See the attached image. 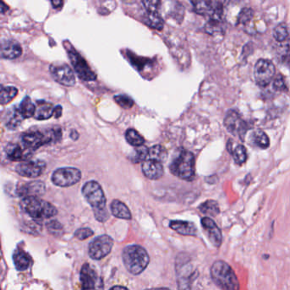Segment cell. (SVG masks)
I'll use <instances>...</instances> for the list:
<instances>
[{
	"mask_svg": "<svg viewBox=\"0 0 290 290\" xmlns=\"http://www.w3.org/2000/svg\"><path fill=\"white\" fill-rule=\"evenodd\" d=\"M173 175L185 181H191L195 176V158L192 152L180 150L169 166Z\"/></svg>",
	"mask_w": 290,
	"mask_h": 290,
	"instance_id": "cell-5",
	"label": "cell"
},
{
	"mask_svg": "<svg viewBox=\"0 0 290 290\" xmlns=\"http://www.w3.org/2000/svg\"><path fill=\"white\" fill-rule=\"evenodd\" d=\"M25 118L20 113L19 108H12L10 111L7 112L5 115V126L7 128H10V129H15L17 128L19 125L21 124V122L23 121Z\"/></svg>",
	"mask_w": 290,
	"mask_h": 290,
	"instance_id": "cell-24",
	"label": "cell"
},
{
	"mask_svg": "<svg viewBox=\"0 0 290 290\" xmlns=\"http://www.w3.org/2000/svg\"><path fill=\"white\" fill-rule=\"evenodd\" d=\"M169 227L175 232L184 236H196L198 230L195 224L185 220H172L169 223Z\"/></svg>",
	"mask_w": 290,
	"mask_h": 290,
	"instance_id": "cell-20",
	"label": "cell"
},
{
	"mask_svg": "<svg viewBox=\"0 0 290 290\" xmlns=\"http://www.w3.org/2000/svg\"><path fill=\"white\" fill-rule=\"evenodd\" d=\"M143 21L148 27L161 30L163 27V20L162 17H160L159 12H150L146 11L143 16Z\"/></svg>",
	"mask_w": 290,
	"mask_h": 290,
	"instance_id": "cell-26",
	"label": "cell"
},
{
	"mask_svg": "<svg viewBox=\"0 0 290 290\" xmlns=\"http://www.w3.org/2000/svg\"><path fill=\"white\" fill-rule=\"evenodd\" d=\"M66 50L68 51V57L71 61L72 65L74 68L76 73L78 77L85 81H93L96 79V75L89 67L87 62L84 58L82 57L78 51L73 49L71 44L66 41L64 43Z\"/></svg>",
	"mask_w": 290,
	"mask_h": 290,
	"instance_id": "cell-7",
	"label": "cell"
},
{
	"mask_svg": "<svg viewBox=\"0 0 290 290\" xmlns=\"http://www.w3.org/2000/svg\"><path fill=\"white\" fill-rule=\"evenodd\" d=\"M169 290V289H166V288H160V289H151V290Z\"/></svg>",
	"mask_w": 290,
	"mask_h": 290,
	"instance_id": "cell-46",
	"label": "cell"
},
{
	"mask_svg": "<svg viewBox=\"0 0 290 290\" xmlns=\"http://www.w3.org/2000/svg\"><path fill=\"white\" fill-rule=\"evenodd\" d=\"M47 228L49 232L53 235H60L62 233L63 226L61 223L58 222L57 220H51L47 224Z\"/></svg>",
	"mask_w": 290,
	"mask_h": 290,
	"instance_id": "cell-38",
	"label": "cell"
},
{
	"mask_svg": "<svg viewBox=\"0 0 290 290\" xmlns=\"http://www.w3.org/2000/svg\"><path fill=\"white\" fill-rule=\"evenodd\" d=\"M201 224L203 229L208 233L209 241L212 243L213 245L216 248L220 247L222 243V234L216 223L209 217H203L201 219Z\"/></svg>",
	"mask_w": 290,
	"mask_h": 290,
	"instance_id": "cell-17",
	"label": "cell"
},
{
	"mask_svg": "<svg viewBox=\"0 0 290 290\" xmlns=\"http://www.w3.org/2000/svg\"><path fill=\"white\" fill-rule=\"evenodd\" d=\"M81 176L79 169L72 167H66L54 170L51 176V181L55 186L68 187L79 182Z\"/></svg>",
	"mask_w": 290,
	"mask_h": 290,
	"instance_id": "cell-8",
	"label": "cell"
},
{
	"mask_svg": "<svg viewBox=\"0 0 290 290\" xmlns=\"http://www.w3.org/2000/svg\"><path fill=\"white\" fill-rule=\"evenodd\" d=\"M22 54V49L16 41L4 40L1 45L2 57L8 60H14L20 57Z\"/></svg>",
	"mask_w": 290,
	"mask_h": 290,
	"instance_id": "cell-19",
	"label": "cell"
},
{
	"mask_svg": "<svg viewBox=\"0 0 290 290\" xmlns=\"http://www.w3.org/2000/svg\"><path fill=\"white\" fill-rule=\"evenodd\" d=\"M161 2L159 1H143L142 4L145 6L146 11L158 12Z\"/></svg>",
	"mask_w": 290,
	"mask_h": 290,
	"instance_id": "cell-41",
	"label": "cell"
},
{
	"mask_svg": "<svg viewBox=\"0 0 290 290\" xmlns=\"http://www.w3.org/2000/svg\"><path fill=\"white\" fill-rule=\"evenodd\" d=\"M20 208L34 219H49L57 214V209L51 202L34 197L22 199Z\"/></svg>",
	"mask_w": 290,
	"mask_h": 290,
	"instance_id": "cell-4",
	"label": "cell"
},
{
	"mask_svg": "<svg viewBox=\"0 0 290 290\" xmlns=\"http://www.w3.org/2000/svg\"><path fill=\"white\" fill-rule=\"evenodd\" d=\"M14 264L18 271H26L30 267L31 257L25 251L18 250L14 253Z\"/></svg>",
	"mask_w": 290,
	"mask_h": 290,
	"instance_id": "cell-25",
	"label": "cell"
},
{
	"mask_svg": "<svg viewBox=\"0 0 290 290\" xmlns=\"http://www.w3.org/2000/svg\"><path fill=\"white\" fill-rule=\"evenodd\" d=\"M149 159L155 160L159 163L165 161L167 159V151L162 145H155L149 149Z\"/></svg>",
	"mask_w": 290,
	"mask_h": 290,
	"instance_id": "cell-31",
	"label": "cell"
},
{
	"mask_svg": "<svg viewBox=\"0 0 290 290\" xmlns=\"http://www.w3.org/2000/svg\"><path fill=\"white\" fill-rule=\"evenodd\" d=\"M273 36L276 40L278 42H283V41L287 39L289 37V31H288L287 26L284 23H280L275 27L273 31Z\"/></svg>",
	"mask_w": 290,
	"mask_h": 290,
	"instance_id": "cell-35",
	"label": "cell"
},
{
	"mask_svg": "<svg viewBox=\"0 0 290 290\" xmlns=\"http://www.w3.org/2000/svg\"><path fill=\"white\" fill-rule=\"evenodd\" d=\"M18 108L24 118H29L34 117L36 111V105H34L30 97L26 96Z\"/></svg>",
	"mask_w": 290,
	"mask_h": 290,
	"instance_id": "cell-27",
	"label": "cell"
},
{
	"mask_svg": "<svg viewBox=\"0 0 290 290\" xmlns=\"http://www.w3.org/2000/svg\"><path fill=\"white\" fill-rule=\"evenodd\" d=\"M31 150L23 149L20 145L10 144L5 147V153L8 159L12 161H25L31 156Z\"/></svg>",
	"mask_w": 290,
	"mask_h": 290,
	"instance_id": "cell-21",
	"label": "cell"
},
{
	"mask_svg": "<svg viewBox=\"0 0 290 290\" xmlns=\"http://www.w3.org/2000/svg\"><path fill=\"white\" fill-rule=\"evenodd\" d=\"M111 212L112 216L118 219H131L130 210L124 202L119 200H113L111 203Z\"/></svg>",
	"mask_w": 290,
	"mask_h": 290,
	"instance_id": "cell-23",
	"label": "cell"
},
{
	"mask_svg": "<svg viewBox=\"0 0 290 290\" xmlns=\"http://www.w3.org/2000/svg\"><path fill=\"white\" fill-rule=\"evenodd\" d=\"M254 12L250 8H244L238 15V22L242 24H247L250 22L253 18Z\"/></svg>",
	"mask_w": 290,
	"mask_h": 290,
	"instance_id": "cell-37",
	"label": "cell"
},
{
	"mask_svg": "<svg viewBox=\"0 0 290 290\" xmlns=\"http://www.w3.org/2000/svg\"><path fill=\"white\" fill-rule=\"evenodd\" d=\"M61 115H62V107L61 106H56L54 108V116L55 118H61Z\"/></svg>",
	"mask_w": 290,
	"mask_h": 290,
	"instance_id": "cell-42",
	"label": "cell"
},
{
	"mask_svg": "<svg viewBox=\"0 0 290 290\" xmlns=\"http://www.w3.org/2000/svg\"><path fill=\"white\" fill-rule=\"evenodd\" d=\"M148 156L149 149L145 145H141L135 147L128 159L131 162L138 163L145 162V160H147L146 159Z\"/></svg>",
	"mask_w": 290,
	"mask_h": 290,
	"instance_id": "cell-29",
	"label": "cell"
},
{
	"mask_svg": "<svg viewBox=\"0 0 290 290\" xmlns=\"http://www.w3.org/2000/svg\"><path fill=\"white\" fill-rule=\"evenodd\" d=\"M92 235H94V232L91 228H87V227L79 228L74 233L75 237L78 238V240L87 239Z\"/></svg>",
	"mask_w": 290,
	"mask_h": 290,
	"instance_id": "cell-39",
	"label": "cell"
},
{
	"mask_svg": "<svg viewBox=\"0 0 290 290\" xmlns=\"http://www.w3.org/2000/svg\"><path fill=\"white\" fill-rule=\"evenodd\" d=\"M123 261L128 272L139 275L148 266L150 258L143 247L134 244L126 247L123 251Z\"/></svg>",
	"mask_w": 290,
	"mask_h": 290,
	"instance_id": "cell-3",
	"label": "cell"
},
{
	"mask_svg": "<svg viewBox=\"0 0 290 290\" xmlns=\"http://www.w3.org/2000/svg\"><path fill=\"white\" fill-rule=\"evenodd\" d=\"M1 4H2V8H1V12H2V14H4L5 13V11H4V10H8L9 8H8V6H6V5H5V3H4V2H2V3H1Z\"/></svg>",
	"mask_w": 290,
	"mask_h": 290,
	"instance_id": "cell-44",
	"label": "cell"
},
{
	"mask_svg": "<svg viewBox=\"0 0 290 290\" xmlns=\"http://www.w3.org/2000/svg\"><path fill=\"white\" fill-rule=\"evenodd\" d=\"M82 193L90 205L91 206L96 219L100 222L107 221L109 218L108 212L106 209L107 199L101 185L95 181H88L83 186Z\"/></svg>",
	"mask_w": 290,
	"mask_h": 290,
	"instance_id": "cell-1",
	"label": "cell"
},
{
	"mask_svg": "<svg viewBox=\"0 0 290 290\" xmlns=\"http://www.w3.org/2000/svg\"><path fill=\"white\" fill-rule=\"evenodd\" d=\"M82 290H104L103 281L89 264H85L80 272Z\"/></svg>",
	"mask_w": 290,
	"mask_h": 290,
	"instance_id": "cell-11",
	"label": "cell"
},
{
	"mask_svg": "<svg viewBox=\"0 0 290 290\" xmlns=\"http://www.w3.org/2000/svg\"><path fill=\"white\" fill-rule=\"evenodd\" d=\"M176 273L179 290H192L193 283L198 277V272L186 255L180 254L176 260Z\"/></svg>",
	"mask_w": 290,
	"mask_h": 290,
	"instance_id": "cell-6",
	"label": "cell"
},
{
	"mask_svg": "<svg viewBox=\"0 0 290 290\" xmlns=\"http://www.w3.org/2000/svg\"><path fill=\"white\" fill-rule=\"evenodd\" d=\"M142 169L144 176L150 180L160 179L164 173L162 163L152 159H147L142 163Z\"/></svg>",
	"mask_w": 290,
	"mask_h": 290,
	"instance_id": "cell-18",
	"label": "cell"
},
{
	"mask_svg": "<svg viewBox=\"0 0 290 290\" xmlns=\"http://www.w3.org/2000/svg\"><path fill=\"white\" fill-rule=\"evenodd\" d=\"M213 282L221 290H239L240 284L236 273L230 265L223 260H216L210 269Z\"/></svg>",
	"mask_w": 290,
	"mask_h": 290,
	"instance_id": "cell-2",
	"label": "cell"
},
{
	"mask_svg": "<svg viewBox=\"0 0 290 290\" xmlns=\"http://www.w3.org/2000/svg\"><path fill=\"white\" fill-rule=\"evenodd\" d=\"M275 72L276 69L273 63L265 59H260L257 61L254 69V79L257 84L262 87H266L270 84L272 80H273Z\"/></svg>",
	"mask_w": 290,
	"mask_h": 290,
	"instance_id": "cell-10",
	"label": "cell"
},
{
	"mask_svg": "<svg viewBox=\"0 0 290 290\" xmlns=\"http://www.w3.org/2000/svg\"><path fill=\"white\" fill-rule=\"evenodd\" d=\"M253 141L254 144L260 148L266 149L270 145V140L265 132L257 129L253 133Z\"/></svg>",
	"mask_w": 290,
	"mask_h": 290,
	"instance_id": "cell-33",
	"label": "cell"
},
{
	"mask_svg": "<svg viewBox=\"0 0 290 290\" xmlns=\"http://www.w3.org/2000/svg\"><path fill=\"white\" fill-rule=\"evenodd\" d=\"M110 290H128L126 288L122 287V286H114V287L111 288Z\"/></svg>",
	"mask_w": 290,
	"mask_h": 290,
	"instance_id": "cell-45",
	"label": "cell"
},
{
	"mask_svg": "<svg viewBox=\"0 0 290 290\" xmlns=\"http://www.w3.org/2000/svg\"><path fill=\"white\" fill-rule=\"evenodd\" d=\"M46 168V163L41 160L24 161L16 167L18 175L27 178H37L40 176Z\"/></svg>",
	"mask_w": 290,
	"mask_h": 290,
	"instance_id": "cell-13",
	"label": "cell"
},
{
	"mask_svg": "<svg viewBox=\"0 0 290 290\" xmlns=\"http://www.w3.org/2000/svg\"><path fill=\"white\" fill-rule=\"evenodd\" d=\"M54 108L51 103L46 101H37L34 118L37 120H46L54 115Z\"/></svg>",
	"mask_w": 290,
	"mask_h": 290,
	"instance_id": "cell-22",
	"label": "cell"
},
{
	"mask_svg": "<svg viewBox=\"0 0 290 290\" xmlns=\"http://www.w3.org/2000/svg\"><path fill=\"white\" fill-rule=\"evenodd\" d=\"M246 148L243 145H237L233 150V158L237 164H243L247 160Z\"/></svg>",
	"mask_w": 290,
	"mask_h": 290,
	"instance_id": "cell-34",
	"label": "cell"
},
{
	"mask_svg": "<svg viewBox=\"0 0 290 290\" xmlns=\"http://www.w3.org/2000/svg\"><path fill=\"white\" fill-rule=\"evenodd\" d=\"M224 125L230 133H232L233 135H238L241 138L246 133V123L243 121L239 113L235 110L227 111L224 120Z\"/></svg>",
	"mask_w": 290,
	"mask_h": 290,
	"instance_id": "cell-14",
	"label": "cell"
},
{
	"mask_svg": "<svg viewBox=\"0 0 290 290\" xmlns=\"http://www.w3.org/2000/svg\"><path fill=\"white\" fill-rule=\"evenodd\" d=\"M125 139H126V141L129 145L135 146V147L143 145L144 142H145V140L142 137V135H140L138 132L136 131L135 129H133V128H129L126 131Z\"/></svg>",
	"mask_w": 290,
	"mask_h": 290,
	"instance_id": "cell-30",
	"label": "cell"
},
{
	"mask_svg": "<svg viewBox=\"0 0 290 290\" xmlns=\"http://www.w3.org/2000/svg\"><path fill=\"white\" fill-rule=\"evenodd\" d=\"M50 71L54 80L61 85L71 87L76 83L74 72L68 65L64 63H53L51 65Z\"/></svg>",
	"mask_w": 290,
	"mask_h": 290,
	"instance_id": "cell-12",
	"label": "cell"
},
{
	"mask_svg": "<svg viewBox=\"0 0 290 290\" xmlns=\"http://www.w3.org/2000/svg\"><path fill=\"white\" fill-rule=\"evenodd\" d=\"M51 3L53 4L54 8H58V7H61L63 4V2H61V1H52Z\"/></svg>",
	"mask_w": 290,
	"mask_h": 290,
	"instance_id": "cell-43",
	"label": "cell"
},
{
	"mask_svg": "<svg viewBox=\"0 0 290 290\" xmlns=\"http://www.w3.org/2000/svg\"><path fill=\"white\" fill-rule=\"evenodd\" d=\"M114 100L121 108H125V109H130L134 106V101L127 95H116Z\"/></svg>",
	"mask_w": 290,
	"mask_h": 290,
	"instance_id": "cell-36",
	"label": "cell"
},
{
	"mask_svg": "<svg viewBox=\"0 0 290 290\" xmlns=\"http://www.w3.org/2000/svg\"><path fill=\"white\" fill-rule=\"evenodd\" d=\"M194 10L200 15H209L212 17L219 18L222 13V6L219 2L213 1H198L193 2Z\"/></svg>",
	"mask_w": 290,
	"mask_h": 290,
	"instance_id": "cell-15",
	"label": "cell"
},
{
	"mask_svg": "<svg viewBox=\"0 0 290 290\" xmlns=\"http://www.w3.org/2000/svg\"><path fill=\"white\" fill-rule=\"evenodd\" d=\"M113 246V240L108 235H101L95 237L89 245V255L92 260L103 259L111 253Z\"/></svg>",
	"mask_w": 290,
	"mask_h": 290,
	"instance_id": "cell-9",
	"label": "cell"
},
{
	"mask_svg": "<svg viewBox=\"0 0 290 290\" xmlns=\"http://www.w3.org/2000/svg\"><path fill=\"white\" fill-rule=\"evenodd\" d=\"M199 209L202 214L213 217L218 216L220 212L219 204L215 200H207L205 202H202V204L199 206Z\"/></svg>",
	"mask_w": 290,
	"mask_h": 290,
	"instance_id": "cell-28",
	"label": "cell"
},
{
	"mask_svg": "<svg viewBox=\"0 0 290 290\" xmlns=\"http://www.w3.org/2000/svg\"><path fill=\"white\" fill-rule=\"evenodd\" d=\"M45 193V185L44 182L36 181L31 182L25 183L20 185L17 188V194L20 197L25 198H38L39 196L43 195Z\"/></svg>",
	"mask_w": 290,
	"mask_h": 290,
	"instance_id": "cell-16",
	"label": "cell"
},
{
	"mask_svg": "<svg viewBox=\"0 0 290 290\" xmlns=\"http://www.w3.org/2000/svg\"><path fill=\"white\" fill-rule=\"evenodd\" d=\"M18 94V90L14 86H7L2 87L1 94H0V101L1 104L5 105L10 103L14 98Z\"/></svg>",
	"mask_w": 290,
	"mask_h": 290,
	"instance_id": "cell-32",
	"label": "cell"
},
{
	"mask_svg": "<svg viewBox=\"0 0 290 290\" xmlns=\"http://www.w3.org/2000/svg\"><path fill=\"white\" fill-rule=\"evenodd\" d=\"M272 85H273V88L276 91H285L287 89L284 77L280 74L277 75L274 78Z\"/></svg>",
	"mask_w": 290,
	"mask_h": 290,
	"instance_id": "cell-40",
	"label": "cell"
}]
</instances>
